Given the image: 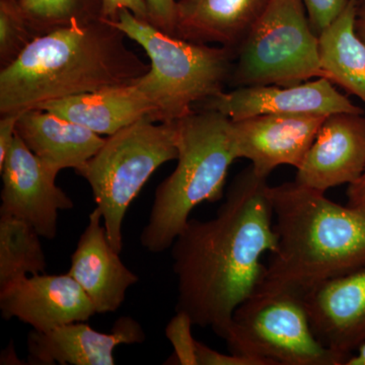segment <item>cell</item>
Returning <instances> with one entry per match:
<instances>
[{"label": "cell", "instance_id": "6da1fadb", "mask_svg": "<svg viewBox=\"0 0 365 365\" xmlns=\"http://www.w3.org/2000/svg\"><path fill=\"white\" fill-rule=\"evenodd\" d=\"M267 179L251 167L235 178L212 220L190 218L172 245L176 312L227 339L232 316L254 294L277 246Z\"/></svg>", "mask_w": 365, "mask_h": 365}, {"label": "cell", "instance_id": "7a4b0ae2", "mask_svg": "<svg viewBox=\"0 0 365 365\" xmlns=\"http://www.w3.org/2000/svg\"><path fill=\"white\" fill-rule=\"evenodd\" d=\"M109 21L58 29L32 41L0 68V115L133 83L150 69Z\"/></svg>", "mask_w": 365, "mask_h": 365}, {"label": "cell", "instance_id": "3957f363", "mask_svg": "<svg viewBox=\"0 0 365 365\" xmlns=\"http://www.w3.org/2000/svg\"><path fill=\"white\" fill-rule=\"evenodd\" d=\"M277 246L254 294L304 297L365 264V215L297 182L268 187Z\"/></svg>", "mask_w": 365, "mask_h": 365}, {"label": "cell", "instance_id": "277c9868", "mask_svg": "<svg viewBox=\"0 0 365 365\" xmlns=\"http://www.w3.org/2000/svg\"><path fill=\"white\" fill-rule=\"evenodd\" d=\"M178 165L158 185L140 244L151 253L172 248L203 202L223 196L230 165L239 158L232 120L212 110L194 111L178 120Z\"/></svg>", "mask_w": 365, "mask_h": 365}, {"label": "cell", "instance_id": "5b68a950", "mask_svg": "<svg viewBox=\"0 0 365 365\" xmlns=\"http://www.w3.org/2000/svg\"><path fill=\"white\" fill-rule=\"evenodd\" d=\"M143 48L148 71L135 85L155 108V122H175L223 91L230 81L235 50L170 35L130 11L109 21Z\"/></svg>", "mask_w": 365, "mask_h": 365}, {"label": "cell", "instance_id": "8992f818", "mask_svg": "<svg viewBox=\"0 0 365 365\" xmlns=\"http://www.w3.org/2000/svg\"><path fill=\"white\" fill-rule=\"evenodd\" d=\"M177 122L143 119L106 138L100 150L76 170L88 182L108 239L123 249L122 225L132 201L163 163L177 160Z\"/></svg>", "mask_w": 365, "mask_h": 365}, {"label": "cell", "instance_id": "52a82bcc", "mask_svg": "<svg viewBox=\"0 0 365 365\" xmlns=\"http://www.w3.org/2000/svg\"><path fill=\"white\" fill-rule=\"evenodd\" d=\"M326 78L319 35L302 0H269L235 49L230 81L234 88L289 86Z\"/></svg>", "mask_w": 365, "mask_h": 365}, {"label": "cell", "instance_id": "ba28073f", "mask_svg": "<svg viewBox=\"0 0 365 365\" xmlns=\"http://www.w3.org/2000/svg\"><path fill=\"white\" fill-rule=\"evenodd\" d=\"M230 352L261 365H345V355L314 335L302 295L254 294L235 309L227 339Z\"/></svg>", "mask_w": 365, "mask_h": 365}, {"label": "cell", "instance_id": "9c48e42d", "mask_svg": "<svg viewBox=\"0 0 365 365\" xmlns=\"http://www.w3.org/2000/svg\"><path fill=\"white\" fill-rule=\"evenodd\" d=\"M0 173V215L21 218L30 223L41 237L54 240L59 211L73 208V201L57 186L56 177L48 172L18 134Z\"/></svg>", "mask_w": 365, "mask_h": 365}, {"label": "cell", "instance_id": "30bf717a", "mask_svg": "<svg viewBox=\"0 0 365 365\" xmlns=\"http://www.w3.org/2000/svg\"><path fill=\"white\" fill-rule=\"evenodd\" d=\"M201 109L222 113L230 120L260 115L364 114L361 108L353 104L326 78L295 86H242L223 91L201 103Z\"/></svg>", "mask_w": 365, "mask_h": 365}, {"label": "cell", "instance_id": "8fae6325", "mask_svg": "<svg viewBox=\"0 0 365 365\" xmlns=\"http://www.w3.org/2000/svg\"><path fill=\"white\" fill-rule=\"evenodd\" d=\"M0 311L6 321L16 318L40 332L86 322L96 314L90 297L68 273L11 281L0 287Z\"/></svg>", "mask_w": 365, "mask_h": 365}, {"label": "cell", "instance_id": "7c38bea8", "mask_svg": "<svg viewBox=\"0 0 365 365\" xmlns=\"http://www.w3.org/2000/svg\"><path fill=\"white\" fill-rule=\"evenodd\" d=\"M327 117L260 115L232 120L237 155L249 160L255 174L265 179L280 165L297 170Z\"/></svg>", "mask_w": 365, "mask_h": 365}, {"label": "cell", "instance_id": "4fadbf2b", "mask_svg": "<svg viewBox=\"0 0 365 365\" xmlns=\"http://www.w3.org/2000/svg\"><path fill=\"white\" fill-rule=\"evenodd\" d=\"M316 337L348 359L365 342V264L302 297Z\"/></svg>", "mask_w": 365, "mask_h": 365}, {"label": "cell", "instance_id": "5bb4252c", "mask_svg": "<svg viewBox=\"0 0 365 365\" xmlns=\"http://www.w3.org/2000/svg\"><path fill=\"white\" fill-rule=\"evenodd\" d=\"M337 113L326 118L295 182L325 193L357 181L365 170V117Z\"/></svg>", "mask_w": 365, "mask_h": 365}, {"label": "cell", "instance_id": "9a60e30c", "mask_svg": "<svg viewBox=\"0 0 365 365\" xmlns=\"http://www.w3.org/2000/svg\"><path fill=\"white\" fill-rule=\"evenodd\" d=\"M146 335L131 317L116 319L111 332L102 333L86 322H76L47 332L28 334V364L34 365H114L118 346L140 344Z\"/></svg>", "mask_w": 365, "mask_h": 365}, {"label": "cell", "instance_id": "2e32d148", "mask_svg": "<svg viewBox=\"0 0 365 365\" xmlns=\"http://www.w3.org/2000/svg\"><path fill=\"white\" fill-rule=\"evenodd\" d=\"M103 216L96 207L71 255L69 275L90 297L96 314L115 313L121 307L129 287L138 282L108 239Z\"/></svg>", "mask_w": 365, "mask_h": 365}, {"label": "cell", "instance_id": "e0dca14e", "mask_svg": "<svg viewBox=\"0 0 365 365\" xmlns=\"http://www.w3.org/2000/svg\"><path fill=\"white\" fill-rule=\"evenodd\" d=\"M16 134L54 177L62 170L81 169L106 140L81 125L42 109L21 112Z\"/></svg>", "mask_w": 365, "mask_h": 365}, {"label": "cell", "instance_id": "ac0fdd59", "mask_svg": "<svg viewBox=\"0 0 365 365\" xmlns=\"http://www.w3.org/2000/svg\"><path fill=\"white\" fill-rule=\"evenodd\" d=\"M110 136L143 119L155 122V108L135 85L114 86L53 101L40 108Z\"/></svg>", "mask_w": 365, "mask_h": 365}, {"label": "cell", "instance_id": "d6986e66", "mask_svg": "<svg viewBox=\"0 0 365 365\" xmlns=\"http://www.w3.org/2000/svg\"><path fill=\"white\" fill-rule=\"evenodd\" d=\"M269 0H178L175 36L235 50Z\"/></svg>", "mask_w": 365, "mask_h": 365}, {"label": "cell", "instance_id": "ffe728a7", "mask_svg": "<svg viewBox=\"0 0 365 365\" xmlns=\"http://www.w3.org/2000/svg\"><path fill=\"white\" fill-rule=\"evenodd\" d=\"M357 4L347 6L319 34V58L326 78L365 104V45L355 29Z\"/></svg>", "mask_w": 365, "mask_h": 365}, {"label": "cell", "instance_id": "44dd1931", "mask_svg": "<svg viewBox=\"0 0 365 365\" xmlns=\"http://www.w3.org/2000/svg\"><path fill=\"white\" fill-rule=\"evenodd\" d=\"M41 235L13 215H0V287L19 278L46 272Z\"/></svg>", "mask_w": 365, "mask_h": 365}, {"label": "cell", "instance_id": "7402d4cb", "mask_svg": "<svg viewBox=\"0 0 365 365\" xmlns=\"http://www.w3.org/2000/svg\"><path fill=\"white\" fill-rule=\"evenodd\" d=\"M18 4L36 37L102 20L103 0H18Z\"/></svg>", "mask_w": 365, "mask_h": 365}, {"label": "cell", "instance_id": "603a6c76", "mask_svg": "<svg viewBox=\"0 0 365 365\" xmlns=\"http://www.w3.org/2000/svg\"><path fill=\"white\" fill-rule=\"evenodd\" d=\"M35 38L18 0H0V68L13 63Z\"/></svg>", "mask_w": 365, "mask_h": 365}, {"label": "cell", "instance_id": "cb8c5ba5", "mask_svg": "<svg viewBox=\"0 0 365 365\" xmlns=\"http://www.w3.org/2000/svg\"><path fill=\"white\" fill-rule=\"evenodd\" d=\"M193 322L188 314L176 312L165 328V336L174 347L168 364L197 365L196 341L192 335Z\"/></svg>", "mask_w": 365, "mask_h": 365}, {"label": "cell", "instance_id": "d4e9b609", "mask_svg": "<svg viewBox=\"0 0 365 365\" xmlns=\"http://www.w3.org/2000/svg\"><path fill=\"white\" fill-rule=\"evenodd\" d=\"M314 32L319 34L347 6L349 0H302Z\"/></svg>", "mask_w": 365, "mask_h": 365}, {"label": "cell", "instance_id": "484cf974", "mask_svg": "<svg viewBox=\"0 0 365 365\" xmlns=\"http://www.w3.org/2000/svg\"><path fill=\"white\" fill-rule=\"evenodd\" d=\"M150 23L163 32L175 36L177 0H146Z\"/></svg>", "mask_w": 365, "mask_h": 365}, {"label": "cell", "instance_id": "4316f807", "mask_svg": "<svg viewBox=\"0 0 365 365\" xmlns=\"http://www.w3.org/2000/svg\"><path fill=\"white\" fill-rule=\"evenodd\" d=\"M197 365H261L258 360L230 352L216 351L207 345L196 341Z\"/></svg>", "mask_w": 365, "mask_h": 365}, {"label": "cell", "instance_id": "83f0119b", "mask_svg": "<svg viewBox=\"0 0 365 365\" xmlns=\"http://www.w3.org/2000/svg\"><path fill=\"white\" fill-rule=\"evenodd\" d=\"M130 11L136 18L150 23V13L146 0H103L102 20L114 21L120 11Z\"/></svg>", "mask_w": 365, "mask_h": 365}, {"label": "cell", "instance_id": "f1b7e54d", "mask_svg": "<svg viewBox=\"0 0 365 365\" xmlns=\"http://www.w3.org/2000/svg\"><path fill=\"white\" fill-rule=\"evenodd\" d=\"M21 113L4 114L0 117V168L6 162L7 153L16 136V124Z\"/></svg>", "mask_w": 365, "mask_h": 365}, {"label": "cell", "instance_id": "f546056e", "mask_svg": "<svg viewBox=\"0 0 365 365\" xmlns=\"http://www.w3.org/2000/svg\"><path fill=\"white\" fill-rule=\"evenodd\" d=\"M348 204L365 215V170L359 179L348 186Z\"/></svg>", "mask_w": 365, "mask_h": 365}, {"label": "cell", "instance_id": "4dcf8cb0", "mask_svg": "<svg viewBox=\"0 0 365 365\" xmlns=\"http://www.w3.org/2000/svg\"><path fill=\"white\" fill-rule=\"evenodd\" d=\"M355 29L357 35L365 45V0L359 4L357 6L356 20H355Z\"/></svg>", "mask_w": 365, "mask_h": 365}, {"label": "cell", "instance_id": "1f68e13d", "mask_svg": "<svg viewBox=\"0 0 365 365\" xmlns=\"http://www.w3.org/2000/svg\"><path fill=\"white\" fill-rule=\"evenodd\" d=\"M345 365H365V342L353 353Z\"/></svg>", "mask_w": 365, "mask_h": 365}, {"label": "cell", "instance_id": "d6a6232c", "mask_svg": "<svg viewBox=\"0 0 365 365\" xmlns=\"http://www.w3.org/2000/svg\"><path fill=\"white\" fill-rule=\"evenodd\" d=\"M355 1H356L357 4H360V2L364 1V0H355Z\"/></svg>", "mask_w": 365, "mask_h": 365}]
</instances>
